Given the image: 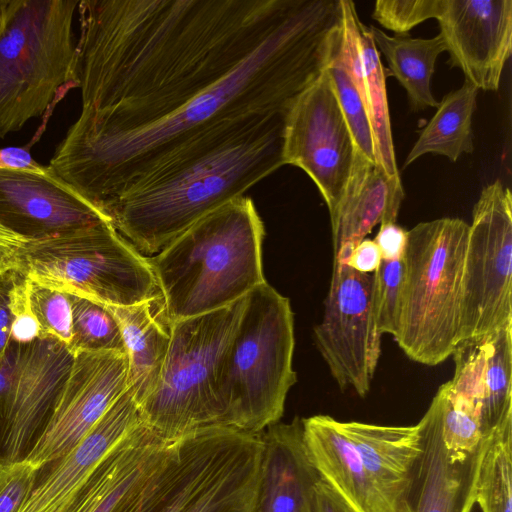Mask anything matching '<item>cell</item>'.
<instances>
[{
	"label": "cell",
	"mask_w": 512,
	"mask_h": 512,
	"mask_svg": "<svg viewBox=\"0 0 512 512\" xmlns=\"http://www.w3.org/2000/svg\"><path fill=\"white\" fill-rule=\"evenodd\" d=\"M82 109L49 167L101 212L228 123L289 114L342 37L340 0H80Z\"/></svg>",
	"instance_id": "1"
},
{
	"label": "cell",
	"mask_w": 512,
	"mask_h": 512,
	"mask_svg": "<svg viewBox=\"0 0 512 512\" xmlns=\"http://www.w3.org/2000/svg\"><path fill=\"white\" fill-rule=\"evenodd\" d=\"M287 116L256 115L209 131L166 158L103 213L142 255H155L284 165Z\"/></svg>",
	"instance_id": "2"
},
{
	"label": "cell",
	"mask_w": 512,
	"mask_h": 512,
	"mask_svg": "<svg viewBox=\"0 0 512 512\" xmlns=\"http://www.w3.org/2000/svg\"><path fill=\"white\" fill-rule=\"evenodd\" d=\"M264 235L254 202L242 195L147 257L167 324L229 306L265 282Z\"/></svg>",
	"instance_id": "3"
},
{
	"label": "cell",
	"mask_w": 512,
	"mask_h": 512,
	"mask_svg": "<svg viewBox=\"0 0 512 512\" xmlns=\"http://www.w3.org/2000/svg\"><path fill=\"white\" fill-rule=\"evenodd\" d=\"M260 433L210 426L169 444L114 512H254Z\"/></svg>",
	"instance_id": "4"
},
{
	"label": "cell",
	"mask_w": 512,
	"mask_h": 512,
	"mask_svg": "<svg viewBox=\"0 0 512 512\" xmlns=\"http://www.w3.org/2000/svg\"><path fill=\"white\" fill-rule=\"evenodd\" d=\"M80 0H9L0 30V138L77 87L73 20Z\"/></svg>",
	"instance_id": "5"
},
{
	"label": "cell",
	"mask_w": 512,
	"mask_h": 512,
	"mask_svg": "<svg viewBox=\"0 0 512 512\" xmlns=\"http://www.w3.org/2000/svg\"><path fill=\"white\" fill-rule=\"evenodd\" d=\"M246 296L229 306L168 324L170 342L154 391L138 406L142 422L173 442L225 426L221 379Z\"/></svg>",
	"instance_id": "6"
},
{
	"label": "cell",
	"mask_w": 512,
	"mask_h": 512,
	"mask_svg": "<svg viewBox=\"0 0 512 512\" xmlns=\"http://www.w3.org/2000/svg\"><path fill=\"white\" fill-rule=\"evenodd\" d=\"M468 233L465 221L448 217L421 222L407 231L394 339L412 361L438 365L459 343Z\"/></svg>",
	"instance_id": "7"
},
{
	"label": "cell",
	"mask_w": 512,
	"mask_h": 512,
	"mask_svg": "<svg viewBox=\"0 0 512 512\" xmlns=\"http://www.w3.org/2000/svg\"><path fill=\"white\" fill-rule=\"evenodd\" d=\"M294 314L290 301L266 281L246 305L225 360L221 390L225 426L260 433L283 416L293 369Z\"/></svg>",
	"instance_id": "8"
},
{
	"label": "cell",
	"mask_w": 512,
	"mask_h": 512,
	"mask_svg": "<svg viewBox=\"0 0 512 512\" xmlns=\"http://www.w3.org/2000/svg\"><path fill=\"white\" fill-rule=\"evenodd\" d=\"M14 268L29 281L103 306L162 300L148 258L109 221L27 242Z\"/></svg>",
	"instance_id": "9"
},
{
	"label": "cell",
	"mask_w": 512,
	"mask_h": 512,
	"mask_svg": "<svg viewBox=\"0 0 512 512\" xmlns=\"http://www.w3.org/2000/svg\"><path fill=\"white\" fill-rule=\"evenodd\" d=\"M512 325V197L499 180L473 208L464 261L460 340Z\"/></svg>",
	"instance_id": "10"
},
{
	"label": "cell",
	"mask_w": 512,
	"mask_h": 512,
	"mask_svg": "<svg viewBox=\"0 0 512 512\" xmlns=\"http://www.w3.org/2000/svg\"><path fill=\"white\" fill-rule=\"evenodd\" d=\"M73 353L53 337L10 343L0 358V463L23 460L45 428Z\"/></svg>",
	"instance_id": "11"
},
{
	"label": "cell",
	"mask_w": 512,
	"mask_h": 512,
	"mask_svg": "<svg viewBox=\"0 0 512 512\" xmlns=\"http://www.w3.org/2000/svg\"><path fill=\"white\" fill-rule=\"evenodd\" d=\"M374 276L333 263L322 321L315 343L342 391L364 397L370 390L381 353L373 303Z\"/></svg>",
	"instance_id": "12"
},
{
	"label": "cell",
	"mask_w": 512,
	"mask_h": 512,
	"mask_svg": "<svg viewBox=\"0 0 512 512\" xmlns=\"http://www.w3.org/2000/svg\"><path fill=\"white\" fill-rule=\"evenodd\" d=\"M327 69V68H326ZM356 145L327 70L297 99L284 132L283 160L315 183L329 211H338L356 154Z\"/></svg>",
	"instance_id": "13"
},
{
	"label": "cell",
	"mask_w": 512,
	"mask_h": 512,
	"mask_svg": "<svg viewBox=\"0 0 512 512\" xmlns=\"http://www.w3.org/2000/svg\"><path fill=\"white\" fill-rule=\"evenodd\" d=\"M127 389L126 353H74L70 373L54 410L23 460L40 469L68 454Z\"/></svg>",
	"instance_id": "14"
},
{
	"label": "cell",
	"mask_w": 512,
	"mask_h": 512,
	"mask_svg": "<svg viewBox=\"0 0 512 512\" xmlns=\"http://www.w3.org/2000/svg\"><path fill=\"white\" fill-rule=\"evenodd\" d=\"M103 221L109 219L49 166L0 169V224L20 237L40 240Z\"/></svg>",
	"instance_id": "15"
},
{
	"label": "cell",
	"mask_w": 512,
	"mask_h": 512,
	"mask_svg": "<svg viewBox=\"0 0 512 512\" xmlns=\"http://www.w3.org/2000/svg\"><path fill=\"white\" fill-rule=\"evenodd\" d=\"M436 19L449 65L478 90L496 91L512 49V1L443 0Z\"/></svg>",
	"instance_id": "16"
},
{
	"label": "cell",
	"mask_w": 512,
	"mask_h": 512,
	"mask_svg": "<svg viewBox=\"0 0 512 512\" xmlns=\"http://www.w3.org/2000/svg\"><path fill=\"white\" fill-rule=\"evenodd\" d=\"M140 422L139 407L126 390L73 450L39 469L15 512H68L94 467Z\"/></svg>",
	"instance_id": "17"
},
{
	"label": "cell",
	"mask_w": 512,
	"mask_h": 512,
	"mask_svg": "<svg viewBox=\"0 0 512 512\" xmlns=\"http://www.w3.org/2000/svg\"><path fill=\"white\" fill-rule=\"evenodd\" d=\"M417 425L421 454L410 492L412 512H470L475 504L481 460L491 434L468 455L449 452L441 437L440 405L436 396Z\"/></svg>",
	"instance_id": "18"
},
{
	"label": "cell",
	"mask_w": 512,
	"mask_h": 512,
	"mask_svg": "<svg viewBox=\"0 0 512 512\" xmlns=\"http://www.w3.org/2000/svg\"><path fill=\"white\" fill-rule=\"evenodd\" d=\"M449 381L479 417L485 435L512 417V325L458 343Z\"/></svg>",
	"instance_id": "19"
},
{
	"label": "cell",
	"mask_w": 512,
	"mask_h": 512,
	"mask_svg": "<svg viewBox=\"0 0 512 512\" xmlns=\"http://www.w3.org/2000/svg\"><path fill=\"white\" fill-rule=\"evenodd\" d=\"M261 462L254 512H314L321 480L304 442L302 418L260 432Z\"/></svg>",
	"instance_id": "20"
},
{
	"label": "cell",
	"mask_w": 512,
	"mask_h": 512,
	"mask_svg": "<svg viewBox=\"0 0 512 512\" xmlns=\"http://www.w3.org/2000/svg\"><path fill=\"white\" fill-rule=\"evenodd\" d=\"M170 443L141 421L98 462L68 512H114L158 467Z\"/></svg>",
	"instance_id": "21"
},
{
	"label": "cell",
	"mask_w": 512,
	"mask_h": 512,
	"mask_svg": "<svg viewBox=\"0 0 512 512\" xmlns=\"http://www.w3.org/2000/svg\"><path fill=\"white\" fill-rule=\"evenodd\" d=\"M361 461L393 512H412L410 492L421 454L418 425L385 426L339 421Z\"/></svg>",
	"instance_id": "22"
},
{
	"label": "cell",
	"mask_w": 512,
	"mask_h": 512,
	"mask_svg": "<svg viewBox=\"0 0 512 512\" xmlns=\"http://www.w3.org/2000/svg\"><path fill=\"white\" fill-rule=\"evenodd\" d=\"M403 198L402 185L394 183L379 166L356 150L343 198L330 220L333 263H346L354 247L376 224L396 222Z\"/></svg>",
	"instance_id": "23"
},
{
	"label": "cell",
	"mask_w": 512,
	"mask_h": 512,
	"mask_svg": "<svg viewBox=\"0 0 512 512\" xmlns=\"http://www.w3.org/2000/svg\"><path fill=\"white\" fill-rule=\"evenodd\" d=\"M302 424L308 456L321 480L354 512H393L338 420L314 415L302 418Z\"/></svg>",
	"instance_id": "24"
},
{
	"label": "cell",
	"mask_w": 512,
	"mask_h": 512,
	"mask_svg": "<svg viewBox=\"0 0 512 512\" xmlns=\"http://www.w3.org/2000/svg\"><path fill=\"white\" fill-rule=\"evenodd\" d=\"M158 301L105 306L116 320L128 360V390L139 406L155 389L170 342L169 329L153 313Z\"/></svg>",
	"instance_id": "25"
},
{
	"label": "cell",
	"mask_w": 512,
	"mask_h": 512,
	"mask_svg": "<svg viewBox=\"0 0 512 512\" xmlns=\"http://www.w3.org/2000/svg\"><path fill=\"white\" fill-rule=\"evenodd\" d=\"M374 44L405 89L413 111L438 106L431 91V78L437 57L446 51L440 34L433 38H412L409 33L389 36L375 26H369Z\"/></svg>",
	"instance_id": "26"
},
{
	"label": "cell",
	"mask_w": 512,
	"mask_h": 512,
	"mask_svg": "<svg viewBox=\"0 0 512 512\" xmlns=\"http://www.w3.org/2000/svg\"><path fill=\"white\" fill-rule=\"evenodd\" d=\"M478 89L467 80L438 103L437 111L420 132L403 167L422 155H443L455 162L462 154L474 150L472 117L476 109Z\"/></svg>",
	"instance_id": "27"
},
{
	"label": "cell",
	"mask_w": 512,
	"mask_h": 512,
	"mask_svg": "<svg viewBox=\"0 0 512 512\" xmlns=\"http://www.w3.org/2000/svg\"><path fill=\"white\" fill-rule=\"evenodd\" d=\"M359 44L363 64V99L372 132L375 162L394 183L402 185L391 132L383 67L370 29L359 23Z\"/></svg>",
	"instance_id": "28"
},
{
	"label": "cell",
	"mask_w": 512,
	"mask_h": 512,
	"mask_svg": "<svg viewBox=\"0 0 512 512\" xmlns=\"http://www.w3.org/2000/svg\"><path fill=\"white\" fill-rule=\"evenodd\" d=\"M512 417L496 427L482 457L475 503L482 512H512Z\"/></svg>",
	"instance_id": "29"
},
{
	"label": "cell",
	"mask_w": 512,
	"mask_h": 512,
	"mask_svg": "<svg viewBox=\"0 0 512 512\" xmlns=\"http://www.w3.org/2000/svg\"><path fill=\"white\" fill-rule=\"evenodd\" d=\"M69 297L72 309L71 352L125 353L119 326L109 310L85 298L74 295Z\"/></svg>",
	"instance_id": "30"
},
{
	"label": "cell",
	"mask_w": 512,
	"mask_h": 512,
	"mask_svg": "<svg viewBox=\"0 0 512 512\" xmlns=\"http://www.w3.org/2000/svg\"><path fill=\"white\" fill-rule=\"evenodd\" d=\"M435 396L440 405L441 437L445 448L457 455L475 451L485 435L478 415L452 390L450 382L442 384Z\"/></svg>",
	"instance_id": "31"
},
{
	"label": "cell",
	"mask_w": 512,
	"mask_h": 512,
	"mask_svg": "<svg viewBox=\"0 0 512 512\" xmlns=\"http://www.w3.org/2000/svg\"><path fill=\"white\" fill-rule=\"evenodd\" d=\"M326 70L357 150L376 164L373 137L365 104L339 54V49Z\"/></svg>",
	"instance_id": "32"
},
{
	"label": "cell",
	"mask_w": 512,
	"mask_h": 512,
	"mask_svg": "<svg viewBox=\"0 0 512 512\" xmlns=\"http://www.w3.org/2000/svg\"><path fill=\"white\" fill-rule=\"evenodd\" d=\"M373 303L378 330L381 334L396 335L399 325L403 282V257L381 260L373 274Z\"/></svg>",
	"instance_id": "33"
},
{
	"label": "cell",
	"mask_w": 512,
	"mask_h": 512,
	"mask_svg": "<svg viewBox=\"0 0 512 512\" xmlns=\"http://www.w3.org/2000/svg\"><path fill=\"white\" fill-rule=\"evenodd\" d=\"M28 281L32 311L41 338L53 337L68 347L72 340V309L69 294Z\"/></svg>",
	"instance_id": "34"
},
{
	"label": "cell",
	"mask_w": 512,
	"mask_h": 512,
	"mask_svg": "<svg viewBox=\"0 0 512 512\" xmlns=\"http://www.w3.org/2000/svg\"><path fill=\"white\" fill-rule=\"evenodd\" d=\"M443 0H378L372 18L395 34L408 33L429 18H437Z\"/></svg>",
	"instance_id": "35"
},
{
	"label": "cell",
	"mask_w": 512,
	"mask_h": 512,
	"mask_svg": "<svg viewBox=\"0 0 512 512\" xmlns=\"http://www.w3.org/2000/svg\"><path fill=\"white\" fill-rule=\"evenodd\" d=\"M39 469L25 460L0 463V512H15L31 491Z\"/></svg>",
	"instance_id": "36"
},
{
	"label": "cell",
	"mask_w": 512,
	"mask_h": 512,
	"mask_svg": "<svg viewBox=\"0 0 512 512\" xmlns=\"http://www.w3.org/2000/svg\"><path fill=\"white\" fill-rule=\"evenodd\" d=\"M10 310L11 341L30 343L42 337L39 323L31 308L28 281L19 272L10 294Z\"/></svg>",
	"instance_id": "37"
},
{
	"label": "cell",
	"mask_w": 512,
	"mask_h": 512,
	"mask_svg": "<svg viewBox=\"0 0 512 512\" xmlns=\"http://www.w3.org/2000/svg\"><path fill=\"white\" fill-rule=\"evenodd\" d=\"M374 242L379 248L382 260L400 259L404 254L407 231L396 222H382Z\"/></svg>",
	"instance_id": "38"
},
{
	"label": "cell",
	"mask_w": 512,
	"mask_h": 512,
	"mask_svg": "<svg viewBox=\"0 0 512 512\" xmlns=\"http://www.w3.org/2000/svg\"><path fill=\"white\" fill-rule=\"evenodd\" d=\"M17 277L18 272L15 268L0 275V358L10 343L12 324L10 294Z\"/></svg>",
	"instance_id": "39"
},
{
	"label": "cell",
	"mask_w": 512,
	"mask_h": 512,
	"mask_svg": "<svg viewBox=\"0 0 512 512\" xmlns=\"http://www.w3.org/2000/svg\"><path fill=\"white\" fill-rule=\"evenodd\" d=\"M378 246L371 239H363L352 250L346 264L360 273L375 272L381 262Z\"/></svg>",
	"instance_id": "40"
},
{
	"label": "cell",
	"mask_w": 512,
	"mask_h": 512,
	"mask_svg": "<svg viewBox=\"0 0 512 512\" xmlns=\"http://www.w3.org/2000/svg\"><path fill=\"white\" fill-rule=\"evenodd\" d=\"M314 512H354L324 481L320 480L314 493Z\"/></svg>",
	"instance_id": "41"
},
{
	"label": "cell",
	"mask_w": 512,
	"mask_h": 512,
	"mask_svg": "<svg viewBox=\"0 0 512 512\" xmlns=\"http://www.w3.org/2000/svg\"><path fill=\"white\" fill-rule=\"evenodd\" d=\"M39 165L28 148L7 147L0 149V169H30Z\"/></svg>",
	"instance_id": "42"
},
{
	"label": "cell",
	"mask_w": 512,
	"mask_h": 512,
	"mask_svg": "<svg viewBox=\"0 0 512 512\" xmlns=\"http://www.w3.org/2000/svg\"><path fill=\"white\" fill-rule=\"evenodd\" d=\"M27 239L8 230L0 224V253L14 257L15 252L23 247Z\"/></svg>",
	"instance_id": "43"
},
{
	"label": "cell",
	"mask_w": 512,
	"mask_h": 512,
	"mask_svg": "<svg viewBox=\"0 0 512 512\" xmlns=\"http://www.w3.org/2000/svg\"><path fill=\"white\" fill-rule=\"evenodd\" d=\"M14 268V257L0 253V275Z\"/></svg>",
	"instance_id": "44"
},
{
	"label": "cell",
	"mask_w": 512,
	"mask_h": 512,
	"mask_svg": "<svg viewBox=\"0 0 512 512\" xmlns=\"http://www.w3.org/2000/svg\"><path fill=\"white\" fill-rule=\"evenodd\" d=\"M9 0H0V30L3 25Z\"/></svg>",
	"instance_id": "45"
}]
</instances>
